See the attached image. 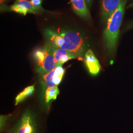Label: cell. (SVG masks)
<instances>
[{"label":"cell","instance_id":"obj_2","mask_svg":"<svg viewBox=\"0 0 133 133\" xmlns=\"http://www.w3.org/2000/svg\"><path fill=\"white\" fill-rule=\"evenodd\" d=\"M64 39L62 49L70 51L79 60L84 59L87 48L86 41L81 34L75 30H63L58 32Z\"/></svg>","mask_w":133,"mask_h":133},{"label":"cell","instance_id":"obj_17","mask_svg":"<svg viewBox=\"0 0 133 133\" xmlns=\"http://www.w3.org/2000/svg\"><path fill=\"white\" fill-rule=\"evenodd\" d=\"M133 28V21L130 22V23H129L128 25H127V26L126 27V30H128L130 29Z\"/></svg>","mask_w":133,"mask_h":133},{"label":"cell","instance_id":"obj_5","mask_svg":"<svg viewBox=\"0 0 133 133\" xmlns=\"http://www.w3.org/2000/svg\"><path fill=\"white\" fill-rule=\"evenodd\" d=\"M13 133H36V123L30 111L24 113Z\"/></svg>","mask_w":133,"mask_h":133},{"label":"cell","instance_id":"obj_7","mask_svg":"<svg viewBox=\"0 0 133 133\" xmlns=\"http://www.w3.org/2000/svg\"><path fill=\"white\" fill-rule=\"evenodd\" d=\"M84 61L86 67L90 75L96 76L99 73L101 69L100 63L91 49H88L86 52Z\"/></svg>","mask_w":133,"mask_h":133},{"label":"cell","instance_id":"obj_3","mask_svg":"<svg viewBox=\"0 0 133 133\" xmlns=\"http://www.w3.org/2000/svg\"><path fill=\"white\" fill-rule=\"evenodd\" d=\"M33 57L36 71L42 75L48 73L56 67L51 49L48 43L42 48L36 49L34 52Z\"/></svg>","mask_w":133,"mask_h":133},{"label":"cell","instance_id":"obj_9","mask_svg":"<svg viewBox=\"0 0 133 133\" xmlns=\"http://www.w3.org/2000/svg\"><path fill=\"white\" fill-rule=\"evenodd\" d=\"M122 0H102L101 13L104 21L108 19L118 7Z\"/></svg>","mask_w":133,"mask_h":133},{"label":"cell","instance_id":"obj_6","mask_svg":"<svg viewBox=\"0 0 133 133\" xmlns=\"http://www.w3.org/2000/svg\"><path fill=\"white\" fill-rule=\"evenodd\" d=\"M8 9L9 10L23 14L24 16L28 13L39 14L42 11L35 7L28 0H15L14 4Z\"/></svg>","mask_w":133,"mask_h":133},{"label":"cell","instance_id":"obj_10","mask_svg":"<svg viewBox=\"0 0 133 133\" xmlns=\"http://www.w3.org/2000/svg\"><path fill=\"white\" fill-rule=\"evenodd\" d=\"M44 36L48 43L53 47L62 48L64 39L58 32L50 29H46L44 31Z\"/></svg>","mask_w":133,"mask_h":133},{"label":"cell","instance_id":"obj_13","mask_svg":"<svg viewBox=\"0 0 133 133\" xmlns=\"http://www.w3.org/2000/svg\"><path fill=\"white\" fill-rule=\"evenodd\" d=\"M60 91L58 86L48 87L45 92V101L48 103L51 100H56Z\"/></svg>","mask_w":133,"mask_h":133},{"label":"cell","instance_id":"obj_8","mask_svg":"<svg viewBox=\"0 0 133 133\" xmlns=\"http://www.w3.org/2000/svg\"><path fill=\"white\" fill-rule=\"evenodd\" d=\"M48 44L51 49L56 66H62L65 63L69 60L77 58L74 54L68 50L62 48H55L49 44Z\"/></svg>","mask_w":133,"mask_h":133},{"label":"cell","instance_id":"obj_11","mask_svg":"<svg viewBox=\"0 0 133 133\" xmlns=\"http://www.w3.org/2000/svg\"><path fill=\"white\" fill-rule=\"evenodd\" d=\"M74 11L81 17L89 20L90 15L85 0H71Z\"/></svg>","mask_w":133,"mask_h":133},{"label":"cell","instance_id":"obj_16","mask_svg":"<svg viewBox=\"0 0 133 133\" xmlns=\"http://www.w3.org/2000/svg\"><path fill=\"white\" fill-rule=\"evenodd\" d=\"M8 0H0V5H1V9L2 10H4V9L5 8V3L8 1Z\"/></svg>","mask_w":133,"mask_h":133},{"label":"cell","instance_id":"obj_4","mask_svg":"<svg viewBox=\"0 0 133 133\" xmlns=\"http://www.w3.org/2000/svg\"><path fill=\"white\" fill-rule=\"evenodd\" d=\"M65 70L62 66H56L52 71L41 76L42 82L46 88L58 85L62 81Z\"/></svg>","mask_w":133,"mask_h":133},{"label":"cell","instance_id":"obj_18","mask_svg":"<svg viewBox=\"0 0 133 133\" xmlns=\"http://www.w3.org/2000/svg\"><path fill=\"white\" fill-rule=\"evenodd\" d=\"M85 1L86 3V5L87 6H90L91 3H92V2L93 0H85Z\"/></svg>","mask_w":133,"mask_h":133},{"label":"cell","instance_id":"obj_15","mask_svg":"<svg viewBox=\"0 0 133 133\" xmlns=\"http://www.w3.org/2000/svg\"><path fill=\"white\" fill-rule=\"evenodd\" d=\"M9 119L8 116H1V130L2 131L5 128L6 123Z\"/></svg>","mask_w":133,"mask_h":133},{"label":"cell","instance_id":"obj_14","mask_svg":"<svg viewBox=\"0 0 133 133\" xmlns=\"http://www.w3.org/2000/svg\"><path fill=\"white\" fill-rule=\"evenodd\" d=\"M42 2L43 0H31L30 2L31 3L34 5L35 7L38 8V9L41 10L42 11V10H44L43 9L42 6Z\"/></svg>","mask_w":133,"mask_h":133},{"label":"cell","instance_id":"obj_12","mask_svg":"<svg viewBox=\"0 0 133 133\" xmlns=\"http://www.w3.org/2000/svg\"><path fill=\"white\" fill-rule=\"evenodd\" d=\"M35 91V85L29 86L21 91L15 98V105L25 100L32 95Z\"/></svg>","mask_w":133,"mask_h":133},{"label":"cell","instance_id":"obj_1","mask_svg":"<svg viewBox=\"0 0 133 133\" xmlns=\"http://www.w3.org/2000/svg\"><path fill=\"white\" fill-rule=\"evenodd\" d=\"M126 2L127 0H122L118 7L107 20L103 38L106 50L110 56H114L116 51Z\"/></svg>","mask_w":133,"mask_h":133}]
</instances>
